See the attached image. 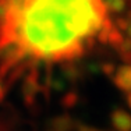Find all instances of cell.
I'll use <instances>...</instances> for the list:
<instances>
[{"instance_id":"1","label":"cell","mask_w":131,"mask_h":131,"mask_svg":"<svg viewBox=\"0 0 131 131\" xmlns=\"http://www.w3.org/2000/svg\"><path fill=\"white\" fill-rule=\"evenodd\" d=\"M107 24V0H0V98L36 66L74 60Z\"/></svg>"}]
</instances>
